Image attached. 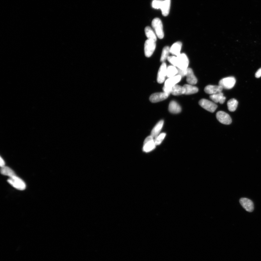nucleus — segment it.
Returning <instances> with one entry per match:
<instances>
[{
	"label": "nucleus",
	"mask_w": 261,
	"mask_h": 261,
	"mask_svg": "<svg viewBox=\"0 0 261 261\" xmlns=\"http://www.w3.org/2000/svg\"><path fill=\"white\" fill-rule=\"evenodd\" d=\"M182 77L180 75H177L172 77L170 78L167 79L165 82V84L163 88L164 92L170 95L171 93V89L177 84L182 79Z\"/></svg>",
	"instance_id": "nucleus-1"
},
{
	"label": "nucleus",
	"mask_w": 261,
	"mask_h": 261,
	"mask_svg": "<svg viewBox=\"0 0 261 261\" xmlns=\"http://www.w3.org/2000/svg\"><path fill=\"white\" fill-rule=\"evenodd\" d=\"M152 25L157 37L160 39H163L164 33L163 25L161 20L158 18H155L152 21Z\"/></svg>",
	"instance_id": "nucleus-2"
},
{
	"label": "nucleus",
	"mask_w": 261,
	"mask_h": 261,
	"mask_svg": "<svg viewBox=\"0 0 261 261\" xmlns=\"http://www.w3.org/2000/svg\"><path fill=\"white\" fill-rule=\"evenodd\" d=\"M8 182L9 184L16 189L23 190L25 189L26 185L24 181L16 176L9 178Z\"/></svg>",
	"instance_id": "nucleus-3"
},
{
	"label": "nucleus",
	"mask_w": 261,
	"mask_h": 261,
	"mask_svg": "<svg viewBox=\"0 0 261 261\" xmlns=\"http://www.w3.org/2000/svg\"><path fill=\"white\" fill-rule=\"evenodd\" d=\"M177 57L176 67L181 69L187 70L188 68L189 63V60L187 55L185 53L180 54Z\"/></svg>",
	"instance_id": "nucleus-4"
},
{
	"label": "nucleus",
	"mask_w": 261,
	"mask_h": 261,
	"mask_svg": "<svg viewBox=\"0 0 261 261\" xmlns=\"http://www.w3.org/2000/svg\"><path fill=\"white\" fill-rule=\"evenodd\" d=\"M236 83V79L233 77L224 78L221 79L219 82V85L226 89H231Z\"/></svg>",
	"instance_id": "nucleus-5"
},
{
	"label": "nucleus",
	"mask_w": 261,
	"mask_h": 261,
	"mask_svg": "<svg viewBox=\"0 0 261 261\" xmlns=\"http://www.w3.org/2000/svg\"><path fill=\"white\" fill-rule=\"evenodd\" d=\"M199 104L204 109L211 112H215L218 107L215 102L204 99L200 100Z\"/></svg>",
	"instance_id": "nucleus-6"
},
{
	"label": "nucleus",
	"mask_w": 261,
	"mask_h": 261,
	"mask_svg": "<svg viewBox=\"0 0 261 261\" xmlns=\"http://www.w3.org/2000/svg\"><path fill=\"white\" fill-rule=\"evenodd\" d=\"M155 144L154 138L151 135L148 136L144 142L143 151L145 152H149L155 149Z\"/></svg>",
	"instance_id": "nucleus-7"
},
{
	"label": "nucleus",
	"mask_w": 261,
	"mask_h": 261,
	"mask_svg": "<svg viewBox=\"0 0 261 261\" xmlns=\"http://www.w3.org/2000/svg\"><path fill=\"white\" fill-rule=\"evenodd\" d=\"M156 47V42L147 40L144 44V53L146 57H150L153 54Z\"/></svg>",
	"instance_id": "nucleus-8"
},
{
	"label": "nucleus",
	"mask_w": 261,
	"mask_h": 261,
	"mask_svg": "<svg viewBox=\"0 0 261 261\" xmlns=\"http://www.w3.org/2000/svg\"><path fill=\"white\" fill-rule=\"evenodd\" d=\"M216 117L218 120L222 124L229 125L231 123V117L224 111H218L216 114Z\"/></svg>",
	"instance_id": "nucleus-9"
},
{
	"label": "nucleus",
	"mask_w": 261,
	"mask_h": 261,
	"mask_svg": "<svg viewBox=\"0 0 261 261\" xmlns=\"http://www.w3.org/2000/svg\"><path fill=\"white\" fill-rule=\"evenodd\" d=\"M167 67L166 63H163L160 67L157 76V81L159 84H162L165 80L166 76Z\"/></svg>",
	"instance_id": "nucleus-10"
},
{
	"label": "nucleus",
	"mask_w": 261,
	"mask_h": 261,
	"mask_svg": "<svg viewBox=\"0 0 261 261\" xmlns=\"http://www.w3.org/2000/svg\"><path fill=\"white\" fill-rule=\"evenodd\" d=\"M169 95L165 92L157 93L150 96V100L152 103H157L166 99Z\"/></svg>",
	"instance_id": "nucleus-11"
},
{
	"label": "nucleus",
	"mask_w": 261,
	"mask_h": 261,
	"mask_svg": "<svg viewBox=\"0 0 261 261\" xmlns=\"http://www.w3.org/2000/svg\"><path fill=\"white\" fill-rule=\"evenodd\" d=\"M240 203L245 210L249 212H253L254 210V204L250 199L246 198H241L239 200Z\"/></svg>",
	"instance_id": "nucleus-12"
},
{
	"label": "nucleus",
	"mask_w": 261,
	"mask_h": 261,
	"mask_svg": "<svg viewBox=\"0 0 261 261\" xmlns=\"http://www.w3.org/2000/svg\"><path fill=\"white\" fill-rule=\"evenodd\" d=\"M223 89L222 87L219 85H209L205 87L204 91L206 93L211 95L222 92Z\"/></svg>",
	"instance_id": "nucleus-13"
},
{
	"label": "nucleus",
	"mask_w": 261,
	"mask_h": 261,
	"mask_svg": "<svg viewBox=\"0 0 261 261\" xmlns=\"http://www.w3.org/2000/svg\"><path fill=\"white\" fill-rule=\"evenodd\" d=\"M187 81L189 84L194 85L197 82V78L195 76L193 71L191 68H188L187 69L186 74Z\"/></svg>",
	"instance_id": "nucleus-14"
},
{
	"label": "nucleus",
	"mask_w": 261,
	"mask_h": 261,
	"mask_svg": "<svg viewBox=\"0 0 261 261\" xmlns=\"http://www.w3.org/2000/svg\"><path fill=\"white\" fill-rule=\"evenodd\" d=\"M182 44L181 42L178 41L174 43L170 48V53L176 56H179L182 49Z\"/></svg>",
	"instance_id": "nucleus-15"
},
{
	"label": "nucleus",
	"mask_w": 261,
	"mask_h": 261,
	"mask_svg": "<svg viewBox=\"0 0 261 261\" xmlns=\"http://www.w3.org/2000/svg\"><path fill=\"white\" fill-rule=\"evenodd\" d=\"M171 6V0H165L162 1L160 9L162 14L164 16H167L169 15Z\"/></svg>",
	"instance_id": "nucleus-16"
},
{
	"label": "nucleus",
	"mask_w": 261,
	"mask_h": 261,
	"mask_svg": "<svg viewBox=\"0 0 261 261\" xmlns=\"http://www.w3.org/2000/svg\"><path fill=\"white\" fill-rule=\"evenodd\" d=\"M169 112L173 114H178L182 111V108L175 101H171L169 106Z\"/></svg>",
	"instance_id": "nucleus-17"
},
{
	"label": "nucleus",
	"mask_w": 261,
	"mask_h": 261,
	"mask_svg": "<svg viewBox=\"0 0 261 261\" xmlns=\"http://www.w3.org/2000/svg\"><path fill=\"white\" fill-rule=\"evenodd\" d=\"M210 98L215 103H220V104H221L224 103L226 99V98L223 95V94L222 92L211 95L210 96Z\"/></svg>",
	"instance_id": "nucleus-18"
},
{
	"label": "nucleus",
	"mask_w": 261,
	"mask_h": 261,
	"mask_svg": "<svg viewBox=\"0 0 261 261\" xmlns=\"http://www.w3.org/2000/svg\"><path fill=\"white\" fill-rule=\"evenodd\" d=\"M164 122L163 120L160 121L155 126L151 133V135L154 138H155L160 134L164 125Z\"/></svg>",
	"instance_id": "nucleus-19"
},
{
	"label": "nucleus",
	"mask_w": 261,
	"mask_h": 261,
	"mask_svg": "<svg viewBox=\"0 0 261 261\" xmlns=\"http://www.w3.org/2000/svg\"><path fill=\"white\" fill-rule=\"evenodd\" d=\"M145 32L146 36L147 37L148 40H150V41L156 42L157 41L156 35L151 28L149 26L146 27L145 29Z\"/></svg>",
	"instance_id": "nucleus-20"
},
{
	"label": "nucleus",
	"mask_w": 261,
	"mask_h": 261,
	"mask_svg": "<svg viewBox=\"0 0 261 261\" xmlns=\"http://www.w3.org/2000/svg\"><path fill=\"white\" fill-rule=\"evenodd\" d=\"M184 89V95H190L198 92V89L197 87L193 86L192 84H185L183 86Z\"/></svg>",
	"instance_id": "nucleus-21"
},
{
	"label": "nucleus",
	"mask_w": 261,
	"mask_h": 261,
	"mask_svg": "<svg viewBox=\"0 0 261 261\" xmlns=\"http://www.w3.org/2000/svg\"><path fill=\"white\" fill-rule=\"evenodd\" d=\"M185 90L184 87L176 84L171 89V93L173 95L177 96L184 95Z\"/></svg>",
	"instance_id": "nucleus-22"
},
{
	"label": "nucleus",
	"mask_w": 261,
	"mask_h": 261,
	"mask_svg": "<svg viewBox=\"0 0 261 261\" xmlns=\"http://www.w3.org/2000/svg\"><path fill=\"white\" fill-rule=\"evenodd\" d=\"M178 70L176 67L173 65L169 66L167 68L166 76L169 78L172 77L177 75Z\"/></svg>",
	"instance_id": "nucleus-23"
},
{
	"label": "nucleus",
	"mask_w": 261,
	"mask_h": 261,
	"mask_svg": "<svg viewBox=\"0 0 261 261\" xmlns=\"http://www.w3.org/2000/svg\"><path fill=\"white\" fill-rule=\"evenodd\" d=\"M238 104V102L236 99H231L227 102L228 109L230 111L234 112L237 109Z\"/></svg>",
	"instance_id": "nucleus-24"
},
{
	"label": "nucleus",
	"mask_w": 261,
	"mask_h": 261,
	"mask_svg": "<svg viewBox=\"0 0 261 261\" xmlns=\"http://www.w3.org/2000/svg\"><path fill=\"white\" fill-rule=\"evenodd\" d=\"M1 173L2 175L8 176L10 177H12L16 175L14 171L8 167L4 166L1 167Z\"/></svg>",
	"instance_id": "nucleus-25"
},
{
	"label": "nucleus",
	"mask_w": 261,
	"mask_h": 261,
	"mask_svg": "<svg viewBox=\"0 0 261 261\" xmlns=\"http://www.w3.org/2000/svg\"><path fill=\"white\" fill-rule=\"evenodd\" d=\"M169 53H170V48L168 46H165L162 51L160 58L161 62L164 63L167 59Z\"/></svg>",
	"instance_id": "nucleus-26"
},
{
	"label": "nucleus",
	"mask_w": 261,
	"mask_h": 261,
	"mask_svg": "<svg viewBox=\"0 0 261 261\" xmlns=\"http://www.w3.org/2000/svg\"><path fill=\"white\" fill-rule=\"evenodd\" d=\"M166 134L163 133L160 134L156 138H155V142L156 145H159L163 142L165 138Z\"/></svg>",
	"instance_id": "nucleus-27"
},
{
	"label": "nucleus",
	"mask_w": 261,
	"mask_h": 261,
	"mask_svg": "<svg viewBox=\"0 0 261 261\" xmlns=\"http://www.w3.org/2000/svg\"><path fill=\"white\" fill-rule=\"evenodd\" d=\"M169 62L171 63L172 65L176 67L177 65V57L176 56H169L167 58Z\"/></svg>",
	"instance_id": "nucleus-28"
},
{
	"label": "nucleus",
	"mask_w": 261,
	"mask_h": 261,
	"mask_svg": "<svg viewBox=\"0 0 261 261\" xmlns=\"http://www.w3.org/2000/svg\"><path fill=\"white\" fill-rule=\"evenodd\" d=\"M161 3L162 1L159 0H154L152 2V7L155 9H160Z\"/></svg>",
	"instance_id": "nucleus-29"
},
{
	"label": "nucleus",
	"mask_w": 261,
	"mask_h": 261,
	"mask_svg": "<svg viewBox=\"0 0 261 261\" xmlns=\"http://www.w3.org/2000/svg\"><path fill=\"white\" fill-rule=\"evenodd\" d=\"M177 70L178 73L177 75H180V76L182 77V78L186 76V74L187 73V70H182L178 69V68H177Z\"/></svg>",
	"instance_id": "nucleus-30"
},
{
	"label": "nucleus",
	"mask_w": 261,
	"mask_h": 261,
	"mask_svg": "<svg viewBox=\"0 0 261 261\" xmlns=\"http://www.w3.org/2000/svg\"><path fill=\"white\" fill-rule=\"evenodd\" d=\"M255 76L256 78H259L261 77V68L258 69L256 73Z\"/></svg>",
	"instance_id": "nucleus-31"
},
{
	"label": "nucleus",
	"mask_w": 261,
	"mask_h": 261,
	"mask_svg": "<svg viewBox=\"0 0 261 261\" xmlns=\"http://www.w3.org/2000/svg\"><path fill=\"white\" fill-rule=\"evenodd\" d=\"M0 165H1V167H3L5 165V162L2 159V157H1V161H0Z\"/></svg>",
	"instance_id": "nucleus-32"
}]
</instances>
